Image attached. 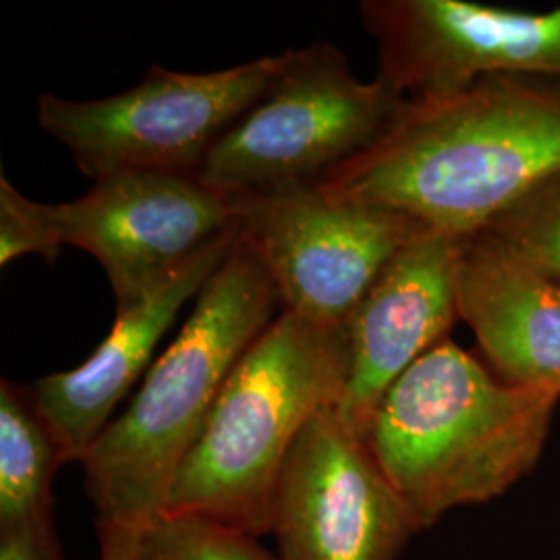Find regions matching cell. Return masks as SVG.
Listing matches in <instances>:
<instances>
[{
    "mask_svg": "<svg viewBox=\"0 0 560 560\" xmlns=\"http://www.w3.org/2000/svg\"><path fill=\"white\" fill-rule=\"evenodd\" d=\"M560 173V81L483 78L407 102L397 125L320 189L471 237Z\"/></svg>",
    "mask_w": 560,
    "mask_h": 560,
    "instance_id": "1",
    "label": "cell"
},
{
    "mask_svg": "<svg viewBox=\"0 0 560 560\" xmlns=\"http://www.w3.org/2000/svg\"><path fill=\"white\" fill-rule=\"evenodd\" d=\"M559 402L446 339L386 390L363 439L421 532L520 483L541 459Z\"/></svg>",
    "mask_w": 560,
    "mask_h": 560,
    "instance_id": "2",
    "label": "cell"
},
{
    "mask_svg": "<svg viewBox=\"0 0 560 560\" xmlns=\"http://www.w3.org/2000/svg\"><path fill=\"white\" fill-rule=\"evenodd\" d=\"M279 303L266 268L237 237L179 335L81 463L96 525L141 532L164 515L224 382L275 320Z\"/></svg>",
    "mask_w": 560,
    "mask_h": 560,
    "instance_id": "3",
    "label": "cell"
},
{
    "mask_svg": "<svg viewBox=\"0 0 560 560\" xmlns=\"http://www.w3.org/2000/svg\"><path fill=\"white\" fill-rule=\"evenodd\" d=\"M345 381V330L282 310L224 382L164 513L270 534L284 460L307 421L339 407Z\"/></svg>",
    "mask_w": 560,
    "mask_h": 560,
    "instance_id": "4",
    "label": "cell"
},
{
    "mask_svg": "<svg viewBox=\"0 0 560 560\" xmlns=\"http://www.w3.org/2000/svg\"><path fill=\"white\" fill-rule=\"evenodd\" d=\"M405 106L381 78L358 80L328 42L284 50L275 80L198 179L231 200L320 189L388 136Z\"/></svg>",
    "mask_w": 560,
    "mask_h": 560,
    "instance_id": "5",
    "label": "cell"
},
{
    "mask_svg": "<svg viewBox=\"0 0 560 560\" xmlns=\"http://www.w3.org/2000/svg\"><path fill=\"white\" fill-rule=\"evenodd\" d=\"M282 55L210 73L152 65L145 78L115 96L38 98V122L73 156L81 173L200 177L219 141L258 102L279 73Z\"/></svg>",
    "mask_w": 560,
    "mask_h": 560,
    "instance_id": "6",
    "label": "cell"
},
{
    "mask_svg": "<svg viewBox=\"0 0 560 560\" xmlns=\"http://www.w3.org/2000/svg\"><path fill=\"white\" fill-rule=\"evenodd\" d=\"M237 237L261 261L282 310L342 328L423 226L395 210L305 189L233 200Z\"/></svg>",
    "mask_w": 560,
    "mask_h": 560,
    "instance_id": "7",
    "label": "cell"
},
{
    "mask_svg": "<svg viewBox=\"0 0 560 560\" xmlns=\"http://www.w3.org/2000/svg\"><path fill=\"white\" fill-rule=\"evenodd\" d=\"M360 13L378 44V78L405 102L436 101L499 75L560 81V7L365 0Z\"/></svg>",
    "mask_w": 560,
    "mask_h": 560,
    "instance_id": "8",
    "label": "cell"
},
{
    "mask_svg": "<svg viewBox=\"0 0 560 560\" xmlns=\"http://www.w3.org/2000/svg\"><path fill=\"white\" fill-rule=\"evenodd\" d=\"M420 527L365 439L326 407L301 430L272 506L279 560H397Z\"/></svg>",
    "mask_w": 560,
    "mask_h": 560,
    "instance_id": "9",
    "label": "cell"
},
{
    "mask_svg": "<svg viewBox=\"0 0 560 560\" xmlns=\"http://www.w3.org/2000/svg\"><path fill=\"white\" fill-rule=\"evenodd\" d=\"M46 210L62 245L101 261L117 307L143 300L206 247L237 233L235 201L183 175H108L78 200Z\"/></svg>",
    "mask_w": 560,
    "mask_h": 560,
    "instance_id": "10",
    "label": "cell"
},
{
    "mask_svg": "<svg viewBox=\"0 0 560 560\" xmlns=\"http://www.w3.org/2000/svg\"><path fill=\"white\" fill-rule=\"evenodd\" d=\"M463 243L465 237L421 229L345 322L347 381L337 409L361 436L386 390L448 339L459 320Z\"/></svg>",
    "mask_w": 560,
    "mask_h": 560,
    "instance_id": "11",
    "label": "cell"
},
{
    "mask_svg": "<svg viewBox=\"0 0 560 560\" xmlns=\"http://www.w3.org/2000/svg\"><path fill=\"white\" fill-rule=\"evenodd\" d=\"M235 240L237 233L212 243L143 300L117 307L110 332L81 365L30 384L65 463H83L120 400L152 368L154 351L183 305L200 295Z\"/></svg>",
    "mask_w": 560,
    "mask_h": 560,
    "instance_id": "12",
    "label": "cell"
},
{
    "mask_svg": "<svg viewBox=\"0 0 560 560\" xmlns=\"http://www.w3.org/2000/svg\"><path fill=\"white\" fill-rule=\"evenodd\" d=\"M457 307L497 376L560 397V280L478 233L463 243Z\"/></svg>",
    "mask_w": 560,
    "mask_h": 560,
    "instance_id": "13",
    "label": "cell"
},
{
    "mask_svg": "<svg viewBox=\"0 0 560 560\" xmlns=\"http://www.w3.org/2000/svg\"><path fill=\"white\" fill-rule=\"evenodd\" d=\"M65 459L30 386L0 381V532L52 523V480Z\"/></svg>",
    "mask_w": 560,
    "mask_h": 560,
    "instance_id": "14",
    "label": "cell"
},
{
    "mask_svg": "<svg viewBox=\"0 0 560 560\" xmlns=\"http://www.w3.org/2000/svg\"><path fill=\"white\" fill-rule=\"evenodd\" d=\"M138 560H279L258 538L219 521L164 513L140 532Z\"/></svg>",
    "mask_w": 560,
    "mask_h": 560,
    "instance_id": "15",
    "label": "cell"
},
{
    "mask_svg": "<svg viewBox=\"0 0 560 560\" xmlns=\"http://www.w3.org/2000/svg\"><path fill=\"white\" fill-rule=\"evenodd\" d=\"M481 233L560 280V173L541 180Z\"/></svg>",
    "mask_w": 560,
    "mask_h": 560,
    "instance_id": "16",
    "label": "cell"
},
{
    "mask_svg": "<svg viewBox=\"0 0 560 560\" xmlns=\"http://www.w3.org/2000/svg\"><path fill=\"white\" fill-rule=\"evenodd\" d=\"M59 235L48 219L46 203L30 200L20 189L0 177V266L38 254L48 261L59 258Z\"/></svg>",
    "mask_w": 560,
    "mask_h": 560,
    "instance_id": "17",
    "label": "cell"
},
{
    "mask_svg": "<svg viewBox=\"0 0 560 560\" xmlns=\"http://www.w3.org/2000/svg\"><path fill=\"white\" fill-rule=\"evenodd\" d=\"M0 560H62L55 525L0 532Z\"/></svg>",
    "mask_w": 560,
    "mask_h": 560,
    "instance_id": "18",
    "label": "cell"
},
{
    "mask_svg": "<svg viewBox=\"0 0 560 560\" xmlns=\"http://www.w3.org/2000/svg\"><path fill=\"white\" fill-rule=\"evenodd\" d=\"M101 540V560H138L140 532L96 525Z\"/></svg>",
    "mask_w": 560,
    "mask_h": 560,
    "instance_id": "19",
    "label": "cell"
}]
</instances>
